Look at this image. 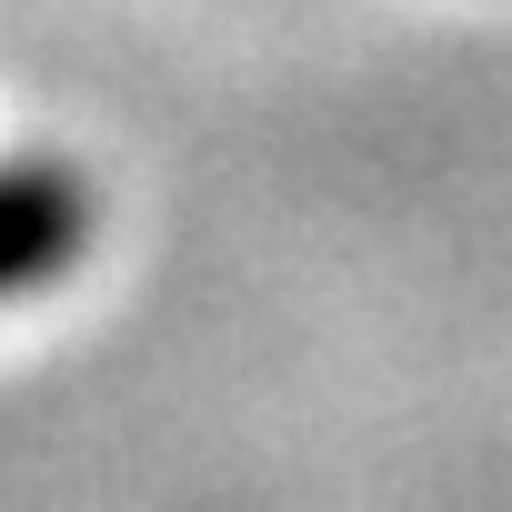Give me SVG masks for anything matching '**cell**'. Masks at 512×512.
<instances>
[{"label":"cell","mask_w":512,"mask_h":512,"mask_svg":"<svg viewBox=\"0 0 512 512\" xmlns=\"http://www.w3.org/2000/svg\"><path fill=\"white\" fill-rule=\"evenodd\" d=\"M81 251H91V181L51 151L0 161V302L51 292Z\"/></svg>","instance_id":"cell-1"}]
</instances>
